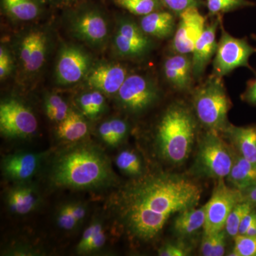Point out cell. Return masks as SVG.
<instances>
[{
    "instance_id": "1",
    "label": "cell",
    "mask_w": 256,
    "mask_h": 256,
    "mask_svg": "<svg viewBox=\"0 0 256 256\" xmlns=\"http://www.w3.org/2000/svg\"><path fill=\"white\" fill-rule=\"evenodd\" d=\"M202 191L186 176L153 173L139 176L121 188L112 200V210L130 237L150 242L172 216L198 205Z\"/></svg>"
},
{
    "instance_id": "2",
    "label": "cell",
    "mask_w": 256,
    "mask_h": 256,
    "mask_svg": "<svg viewBox=\"0 0 256 256\" xmlns=\"http://www.w3.org/2000/svg\"><path fill=\"white\" fill-rule=\"evenodd\" d=\"M50 184L73 190H97L116 180L110 160L98 146L80 143L56 156L50 172Z\"/></svg>"
},
{
    "instance_id": "3",
    "label": "cell",
    "mask_w": 256,
    "mask_h": 256,
    "mask_svg": "<svg viewBox=\"0 0 256 256\" xmlns=\"http://www.w3.org/2000/svg\"><path fill=\"white\" fill-rule=\"evenodd\" d=\"M196 120L182 102L170 105L156 126V140L160 154L173 164L188 159L196 136Z\"/></svg>"
},
{
    "instance_id": "4",
    "label": "cell",
    "mask_w": 256,
    "mask_h": 256,
    "mask_svg": "<svg viewBox=\"0 0 256 256\" xmlns=\"http://www.w3.org/2000/svg\"><path fill=\"white\" fill-rule=\"evenodd\" d=\"M193 106L198 121L208 130L225 132L232 102L223 80L212 74L194 90Z\"/></svg>"
},
{
    "instance_id": "5",
    "label": "cell",
    "mask_w": 256,
    "mask_h": 256,
    "mask_svg": "<svg viewBox=\"0 0 256 256\" xmlns=\"http://www.w3.org/2000/svg\"><path fill=\"white\" fill-rule=\"evenodd\" d=\"M234 158L230 148L218 132L208 130L200 140L195 166L203 176L220 180L228 176Z\"/></svg>"
},
{
    "instance_id": "6",
    "label": "cell",
    "mask_w": 256,
    "mask_h": 256,
    "mask_svg": "<svg viewBox=\"0 0 256 256\" xmlns=\"http://www.w3.org/2000/svg\"><path fill=\"white\" fill-rule=\"evenodd\" d=\"M222 20L220 22V38L213 60L212 74L223 78L236 68L246 67L254 72L249 64L250 56L256 54V47L250 44L246 38H236L226 31Z\"/></svg>"
},
{
    "instance_id": "7",
    "label": "cell",
    "mask_w": 256,
    "mask_h": 256,
    "mask_svg": "<svg viewBox=\"0 0 256 256\" xmlns=\"http://www.w3.org/2000/svg\"><path fill=\"white\" fill-rule=\"evenodd\" d=\"M244 201L242 191L226 184L224 178L218 180L210 201L205 204L206 216L204 234L212 235L224 230L232 210L236 205Z\"/></svg>"
},
{
    "instance_id": "8",
    "label": "cell",
    "mask_w": 256,
    "mask_h": 256,
    "mask_svg": "<svg viewBox=\"0 0 256 256\" xmlns=\"http://www.w3.org/2000/svg\"><path fill=\"white\" fill-rule=\"evenodd\" d=\"M120 106L131 114H140L148 110L159 98L154 82L140 74L128 76L117 92Z\"/></svg>"
},
{
    "instance_id": "9",
    "label": "cell",
    "mask_w": 256,
    "mask_h": 256,
    "mask_svg": "<svg viewBox=\"0 0 256 256\" xmlns=\"http://www.w3.org/2000/svg\"><path fill=\"white\" fill-rule=\"evenodd\" d=\"M38 122L28 107L14 99L0 105V131L10 138H28L36 132Z\"/></svg>"
},
{
    "instance_id": "10",
    "label": "cell",
    "mask_w": 256,
    "mask_h": 256,
    "mask_svg": "<svg viewBox=\"0 0 256 256\" xmlns=\"http://www.w3.org/2000/svg\"><path fill=\"white\" fill-rule=\"evenodd\" d=\"M72 30L78 38L92 46H101L107 41L108 25L104 14L94 6H82L76 11Z\"/></svg>"
},
{
    "instance_id": "11",
    "label": "cell",
    "mask_w": 256,
    "mask_h": 256,
    "mask_svg": "<svg viewBox=\"0 0 256 256\" xmlns=\"http://www.w3.org/2000/svg\"><path fill=\"white\" fill-rule=\"evenodd\" d=\"M114 46L116 53L121 57L138 58L149 53L152 44L140 25L132 20L122 18L114 34Z\"/></svg>"
},
{
    "instance_id": "12",
    "label": "cell",
    "mask_w": 256,
    "mask_h": 256,
    "mask_svg": "<svg viewBox=\"0 0 256 256\" xmlns=\"http://www.w3.org/2000/svg\"><path fill=\"white\" fill-rule=\"evenodd\" d=\"M178 18L180 21L172 42V50L174 53L192 54L195 44L206 26V18L196 8H188Z\"/></svg>"
},
{
    "instance_id": "13",
    "label": "cell",
    "mask_w": 256,
    "mask_h": 256,
    "mask_svg": "<svg viewBox=\"0 0 256 256\" xmlns=\"http://www.w3.org/2000/svg\"><path fill=\"white\" fill-rule=\"evenodd\" d=\"M90 67V58L86 52L73 45L64 46L56 68L57 82L62 85L78 82L86 77Z\"/></svg>"
},
{
    "instance_id": "14",
    "label": "cell",
    "mask_w": 256,
    "mask_h": 256,
    "mask_svg": "<svg viewBox=\"0 0 256 256\" xmlns=\"http://www.w3.org/2000/svg\"><path fill=\"white\" fill-rule=\"evenodd\" d=\"M128 69L118 64H100L86 77L88 86L106 95L117 94L128 77Z\"/></svg>"
},
{
    "instance_id": "15",
    "label": "cell",
    "mask_w": 256,
    "mask_h": 256,
    "mask_svg": "<svg viewBox=\"0 0 256 256\" xmlns=\"http://www.w3.org/2000/svg\"><path fill=\"white\" fill-rule=\"evenodd\" d=\"M44 154L18 152L4 156L2 170L4 178L16 184L28 182L40 168Z\"/></svg>"
},
{
    "instance_id": "16",
    "label": "cell",
    "mask_w": 256,
    "mask_h": 256,
    "mask_svg": "<svg viewBox=\"0 0 256 256\" xmlns=\"http://www.w3.org/2000/svg\"><path fill=\"white\" fill-rule=\"evenodd\" d=\"M222 16H216L214 20L206 24L201 36L195 44L192 52V62L194 78L198 80L206 70L207 66L214 56L216 52V32L222 21Z\"/></svg>"
},
{
    "instance_id": "17",
    "label": "cell",
    "mask_w": 256,
    "mask_h": 256,
    "mask_svg": "<svg viewBox=\"0 0 256 256\" xmlns=\"http://www.w3.org/2000/svg\"><path fill=\"white\" fill-rule=\"evenodd\" d=\"M162 70L165 80L174 90L188 92L191 88L194 78L190 55L174 53L166 57Z\"/></svg>"
},
{
    "instance_id": "18",
    "label": "cell",
    "mask_w": 256,
    "mask_h": 256,
    "mask_svg": "<svg viewBox=\"0 0 256 256\" xmlns=\"http://www.w3.org/2000/svg\"><path fill=\"white\" fill-rule=\"evenodd\" d=\"M46 36L43 32L34 30L26 34L20 44V60L24 68L33 73L42 68L46 54Z\"/></svg>"
},
{
    "instance_id": "19",
    "label": "cell",
    "mask_w": 256,
    "mask_h": 256,
    "mask_svg": "<svg viewBox=\"0 0 256 256\" xmlns=\"http://www.w3.org/2000/svg\"><path fill=\"white\" fill-rule=\"evenodd\" d=\"M6 198L10 210L18 215L31 213L40 203V193L30 182L16 184L8 191Z\"/></svg>"
},
{
    "instance_id": "20",
    "label": "cell",
    "mask_w": 256,
    "mask_h": 256,
    "mask_svg": "<svg viewBox=\"0 0 256 256\" xmlns=\"http://www.w3.org/2000/svg\"><path fill=\"white\" fill-rule=\"evenodd\" d=\"M140 26L148 36L164 40L174 35L176 20L174 13L160 10L142 16Z\"/></svg>"
},
{
    "instance_id": "21",
    "label": "cell",
    "mask_w": 256,
    "mask_h": 256,
    "mask_svg": "<svg viewBox=\"0 0 256 256\" xmlns=\"http://www.w3.org/2000/svg\"><path fill=\"white\" fill-rule=\"evenodd\" d=\"M224 132L227 133L239 154L256 163V124L236 127L230 124Z\"/></svg>"
},
{
    "instance_id": "22",
    "label": "cell",
    "mask_w": 256,
    "mask_h": 256,
    "mask_svg": "<svg viewBox=\"0 0 256 256\" xmlns=\"http://www.w3.org/2000/svg\"><path fill=\"white\" fill-rule=\"evenodd\" d=\"M233 188L244 192L256 185V163L239 154L235 156L233 166L227 176Z\"/></svg>"
},
{
    "instance_id": "23",
    "label": "cell",
    "mask_w": 256,
    "mask_h": 256,
    "mask_svg": "<svg viewBox=\"0 0 256 256\" xmlns=\"http://www.w3.org/2000/svg\"><path fill=\"white\" fill-rule=\"evenodd\" d=\"M88 132V126L84 117L75 112L69 111L65 119L58 122L56 133L60 139L66 142H77L86 137Z\"/></svg>"
},
{
    "instance_id": "24",
    "label": "cell",
    "mask_w": 256,
    "mask_h": 256,
    "mask_svg": "<svg viewBox=\"0 0 256 256\" xmlns=\"http://www.w3.org/2000/svg\"><path fill=\"white\" fill-rule=\"evenodd\" d=\"M188 208L180 212L175 218V232L180 236H188L204 228L206 210L205 205L200 208Z\"/></svg>"
},
{
    "instance_id": "25",
    "label": "cell",
    "mask_w": 256,
    "mask_h": 256,
    "mask_svg": "<svg viewBox=\"0 0 256 256\" xmlns=\"http://www.w3.org/2000/svg\"><path fill=\"white\" fill-rule=\"evenodd\" d=\"M43 0H2L3 10L20 21H31L41 13Z\"/></svg>"
},
{
    "instance_id": "26",
    "label": "cell",
    "mask_w": 256,
    "mask_h": 256,
    "mask_svg": "<svg viewBox=\"0 0 256 256\" xmlns=\"http://www.w3.org/2000/svg\"><path fill=\"white\" fill-rule=\"evenodd\" d=\"M106 236L102 224L95 220L84 232L76 247L78 254H90L100 250L106 244Z\"/></svg>"
},
{
    "instance_id": "27",
    "label": "cell",
    "mask_w": 256,
    "mask_h": 256,
    "mask_svg": "<svg viewBox=\"0 0 256 256\" xmlns=\"http://www.w3.org/2000/svg\"><path fill=\"white\" fill-rule=\"evenodd\" d=\"M129 126L124 120L114 118L105 121L99 126V136L110 146H117L126 138Z\"/></svg>"
},
{
    "instance_id": "28",
    "label": "cell",
    "mask_w": 256,
    "mask_h": 256,
    "mask_svg": "<svg viewBox=\"0 0 256 256\" xmlns=\"http://www.w3.org/2000/svg\"><path fill=\"white\" fill-rule=\"evenodd\" d=\"M78 105L85 116L90 118H96L105 110V97L102 92L94 90L80 96Z\"/></svg>"
},
{
    "instance_id": "29",
    "label": "cell",
    "mask_w": 256,
    "mask_h": 256,
    "mask_svg": "<svg viewBox=\"0 0 256 256\" xmlns=\"http://www.w3.org/2000/svg\"><path fill=\"white\" fill-rule=\"evenodd\" d=\"M116 163L118 168L128 176L139 178L142 175V162L136 152L130 150L121 151L116 156Z\"/></svg>"
},
{
    "instance_id": "30",
    "label": "cell",
    "mask_w": 256,
    "mask_h": 256,
    "mask_svg": "<svg viewBox=\"0 0 256 256\" xmlns=\"http://www.w3.org/2000/svg\"><path fill=\"white\" fill-rule=\"evenodd\" d=\"M206 3L210 16H222L229 12L256 6V3L249 0H206Z\"/></svg>"
},
{
    "instance_id": "31",
    "label": "cell",
    "mask_w": 256,
    "mask_h": 256,
    "mask_svg": "<svg viewBox=\"0 0 256 256\" xmlns=\"http://www.w3.org/2000/svg\"><path fill=\"white\" fill-rule=\"evenodd\" d=\"M248 202L244 201L236 205L227 218L224 230L230 238H235L239 234V228L244 217L254 210Z\"/></svg>"
},
{
    "instance_id": "32",
    "label": "cell",
    "mask_w": 256,
    "mask_h": 256,
    "mask_svg": "<svg viewBox=\"0 0 256 256\" xmlns=\"http://www.w3.org/2000/svg\"><path fill=\"white\" fill-rule=\"evenodd\" d=\"M114 2L131 14L142 16L162 10L163 6L160 0H114Z\"/></svg>"
},
{
    "instance_id": "33",
    "label": "cell",
    "mask_w": 256,
    "mask_h": 256,
    "mask_svg": "<svg viewBox=\"0 0 256 256\" xmlns=\"http://www.w3.org/2000/svg\"><path fill=\"white\" fill-rule=\"evenodd\" d=\"M45 110L48 118L57 122L65 119L70 111L66 101L56 94H52L46 98Z\"/></svg>"
},
{
    "instance_id": "34",
    "label": "cell",
    "mask_w": 256,
    "mask_h": 256,
    "mask_svg": "<svg viewBox=\"0 0 256 256\" xmlns=\"http://www.w3.org/2000/svg\"><path fill=\"white\" fill-rule=\"evenodd\" d=\"M232 256H256V235H237L234 238Z\"/></svg>"
},
{
    "instance_id": "35",
    "label": "cell",
    "mask_w": 256,
    "mask_h": 256,
    "mask_svg": "<svg viewBox=\"0 0 256 256\" xmlns=\"http://www.w3.org/2000/svg\"><path fill=\"white\" fill-rule=\"evenodd\" d=\"M57 225L64 230H73L80 225L74 215L70 204H66L60 207L56 215Z\"/></svg>"
},
{
    "instance_id": "36",
    "label": "cell",
    "mask_w": 256,
    "mask_h": 256,
    "mask_svg": "<svg viewBox=\"0 0 256 256\" xmlns=\"http://www.w3.org/2000/svg\"><path fill=\"white\" fill-rule=\"evenodd\" d=\"M162 4L169 11L180 16L185 10L201 6L202 0H160Z\"/></svg>"
},
{
    "instance_id": "37",
    "label": "cell",
    "mask_w": 256,
    "mask_h": 256,
    "mask_svg": "<svg viewBox=\"0 0 256 256\" xmlns=\"http://www.w3.org/2000/svg\"><path fill=\"white\" fill-rule=\"evenodd\" d=\"M190 249L180 242H170L160 248L158 255L160 256H188Z\"/></svg>"
},
{
    "instance_id": "38",
    "label": "cell",
    "mask_w": 256,
    "mask_h": 256,
    "mask_svg": "<svg viewBox=\"0 0 256 256\" xmlns=\"http://www.w3.org/2000/svg\"><path fill=\"white\" fill-rule=\"evenodd\" d=\"M12 67V62L9 52L4 47L0 48V78L1 80L9 75Z\"/></svg>"
},
{
    "instance_id": "39",
    "label": "cell",
    "mask_w": 256,
    "mask_h": 256,
    "mask_svg": "<svg viewBox=\"0 0 256 256\" xmlns=\"http://www.w3.org/2000/svg\"><path fill=\"white\" fill-rule=\"evenodd\" d=\"M226 232L223 230L214 234L213 250L212 256H222L225 254Z\"/></svg>"
},
{
    "instance_id": "40",
    "label": "cell",
    "mask_w": 256,
    "mask_h": 256,
    "mask_svg": "<svg viewBox=\"0 0 256 256\" xmlns=\"http://www.w3.org/2000/svg\"><path fill=\"white\" fill-rule=\"evenodd\" d=\"M242 99L250 105L256 106V75L255 78L247 82L246 89L242 94Z\"/></svg>"
},
{
    "instance_id": "41",
    "label": "cell",
    "mask_w": 256,
    "mask_h": 256,
    "mask_svg": "<svg viewBox=\"0 0 256 256\" xmlns=\"http://www.w3.org/2000/svg\"><path fill=\"white\" fill-rule=\"evenodd\" d=\"M214 234L208 235L204 234L201 244V254L204 256H212L213 250Z\"/></svg>"
},
{
    "instance_id": "42",
    "label": "cell",
    "mask_w": 256,
    "mask_h": 256,
    "mask_svg": "<svg viewBox=\"0 0 256 256\" xmlns=\"http://www.w3.org/2000/svg\"><path fill=\"white\" fill-rule=\"evenodd\" d=\"M256 220V210H252L242 220V224H240V228H239L238 234H240V235H245L248 229L250 228V226L254 224Z\"/></svg>"
},
{
    "instance_id": "43",
    "label": "cell",
    "mask_w": 256,
    "mask_h": 256,
    "mask_svg": "<svg viewBox=\"0 0 256 256\" xmlns=\"http://www.w3.org/2000/svg\"><path fill=\"white\" fill-rule=\"evenodd\" d=\"M45 4L52 5L56 8H69L76 4V0H43Z\"/></svg>"
},
{
    "instance_id": "44",
    "label": "cell",
    "mask_w": 256,
    "mask_h": 256,
    "mask_svg": "<svg viewBox=\"0 0 256 256\" xmlns=\"http://www.w3.org/2000/svg\"><path fill=\"white\" fill-rule=\"evenodd\" d=\"M244 201L248 202L254 207H256V185L242 192Z\"/></svg>"
},
{
    "instance_id": "45",
    "label": "cell",
    "mask_w": 256,
    "mask_h": 256,
    "mask_svg": "<svg viewBox=\"0 0 256 256\" xmlns=\"http://www.w3.org/2000/svg\"><path fill=\"white\" fill-rule=\"evenodd\" d=\"M245 235L247 236H254L256 235V220L254 222V224L250 226V228L248 229Z\"/></svg>"
},
{
    "instance_id": "46",
    "label": "cell",
    "mask_w": 256,
    "mask_h": 256,
    "mask_svg": "<svg viewBox=\"0 0 256 256\" xmlns=\"http://www.w3.org/2000/svg\"><path fill=\"white\" fill-rule=\"evenodd\" d=\"M252 38H254V40H256V34H252Z\"/></svg>"
},
{
    "instance_id": "47",
    "label": "cell",
    "mask_w": 256,
    "mask_h": 256,
    "mask_svg": "<svg viewBox=\"0 0 256 256\" xmlns=\"http://www.w3.org/2000/svg\"><path fill=\"white\" fill-rule=\"evenodd\" d=\"M84 1V0H76V4H77V3L79 2H82Z\"/></svg>"
}]
</instances>
